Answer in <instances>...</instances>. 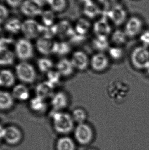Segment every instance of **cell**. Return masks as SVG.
Returning <instances> with one entry per match:
<instances>
[{
  "instance_id": "1",
  "label": "cell",
  "mask_w": 149,
  "mask_h": 150,
  "mask_svg": "<svg viewBox=\"0 0 149 150\" xmlns=\"http://www.w3.org/2000/svg\"><path fill=\"white\" fill-rule=\"evenodd\" d=\"M130 92L129 83L124 79H115L107 84L106 94L113 103L120 104L127 99Z\"/></svg>"
},
{
  "instance_id": "2",
  "label": "cell",
  "mask_w": 149,
  "mask_h": 150,
  "mask_svg": "<svg viewBox=\"0 0 149 150\" xmlns=\"http://www.w3.org/2000/svg\"><path fill=\"white\" fill-rule=\"evenodd\" d=\"M52 117L54 130L59 134H69L74 129L75 123L71 114L63 111H54Z\"/></svg>"
},
{
  "instance_id": "3",
  "label": "cell",
  "mask_w": 149,
  "mask_h": 150,
  "mask_svg": "<svg viewBox=\"0 0 149 150\" xmlns=\"http://www.w3.org/2000/svg\"><path fill=\"white\" fill-rule=\"evenodd\" d=\"M132 67L137 70H145L149 65V49L140 45L134 48L130 54Z\"/></svg>"
},
{
  "instance_id": "4",
  "label": "cell",
  "mask_w": 149,
  "mask_h": 150,
  "mask_svg": "<svg viewBox=\"0 0 149 150\" xmlns=\"http://www.w3.org/2000/svg\"><path fill=\"white\" fill-rule=\"evenodd\" d=\"M17 77L20 81L26 83H32L35 81L37 72L32 65L26 61H22L15 67Z\"/></svg>"
},
{
  "instance_id": "5",
  "label": "cell",
  "mask_w": 149,
  "mask_h": 150,
  "mask_svg": "<svg viewBox=\"0 0 149 150\" xmlns=\"http://www.w3.org/2000/svg\"><path fill=\"white\" fill-rule=\"evenodd\" d=\"M15 53L16 57L21 61H26L31 59L34 54L32 43L26 38L19 39L15 45Z\"/></svg>"
},
{
  "instance_id": "6",
  "label": "cell",
  "mask_w": 149,
  "mask_h": 150,
  "mask_svg": "<svg viewBox=\"0 0 149 150\" xmlns=\"http://www.w3.org/2000/svg\"><path fill=\"white\" fill-rule=\"evenodd\" d=\"M107 18L113 24L119 26L125 24L127 20V14L125 8L119 4H115L108 7Z\"/></svg>"
},
{
  "instance_id": "7",
  "label": "cell",
  "mask_w": 149,
  "mask_h": 150,
  "mask_svg": "<svg viewBox=\"0 0 149 150\" xmlns=\"http://www.w3.org/2000/svg\"><path fill=\"white\" fill-rule=\"evenodd\" d=\"M143 23L138 16H131L125 23L124 30L128 38H134L139 36L143 31Z\"/></svg>"
},
{
  "instance_id": "8",
  "label": "cell",
  "mask_w": 149,
  "mask_h": 150,
  "mask_svg": "<svg viewBox=\"0 0 149 150\" xmlns=\"http://www.w3.org/2000/svg\"><path fill=\"white\" fill-rule=\"evenodd\" d=\"M110 59L104 52L96 53L90 59V67L93 71L101 73L106 71L110 65Z\"/></svg>"
},
{
  "instance_id": "9",
  "label": "cell",
  "mask_w": 149,
  "mask_h": 150,
  "mask_svg": "<svg viewBox=\"0 0 149 150\" xmlns=\"http://www.w3.org/2000/svg\"><path fill=\"white\" fill-rule=\"evenodd\" d=\"M42 25L33 18H28L22 22V30L25 37L28 40L40 37Z\"/></svg>"
},
{
  "instance_id": "10",
  "label": "cell",
  "mask_w": 149,
  "mask_h": 150,
  "mask_svg": "<svg viewBox=\"0 0 149 150\" xmlns=\"http://www.w3.org/2000/svg\"><path fill=\"white\" fill-rule=\"evenodd\" d=\"M74 138L77 142L82 145L88 144L92 140L93 132L92 129L88 124H78L74 128Z\"/></svg>"
},
{
  "instance_id": "11",
  "label": "cell",
  "mask_w": 149,
  "mask_h": 150,
  "mask_svg": "<svg viewBox=\"0 0 149 150\" xmlns=\"http://www.w3.org/2000/svg\"><path fill=\"white\" fill-rule=\"evenodd\" d=\"M71 61L76 70L84 71L90 66V59L86 53L77 50L73 53Z\"/></svg>"
},
{
  "instance_id": "12",
  "label": "cell",
  "mask_w": 149,
  "mask_h": 150,
  "mask_svg": "<svg viewBox=\"0 0 149 150\" xmlns=\"http://www.w3.org/2000/svg\"><path fill=\"white\" fill-rule=\"evenodd\" d=\"M20 8L22 13L30 18L41 16L43 11L42 7L34 0L24 1Z\"/></svg>"
},
{
  "instance_id": "13",
  "label": "cell",
  "mask_w": 149,
  "mask_h": 150,
  "mask_svg": "<svg viewBox=\"0 0 149 150\" xmlns=\"http://www.w3.org/2000/svg\"><path fill=\"white\" fill-rule=\"evenodd\" d=\"M95 35L108 37L111 35L112 27L108 19L104 17L97 20L92 26Z\"/></svg>"
},
{
  "instance_id": "14",
  "label": "cell",
  "mask_w": 149,
  "mask_h": 150,
  "mask_svg": "<svg viewBox=\"0 0 149 150\" xmlns=\"http://www.w3.org/2000/svg\"><path fill=\"white\" fill-rule=\"evenodd\" d=\"M22 133L19 128L13 126L5 128L4 139L8 144L17 145L22 141Z\"/></svg>"
},
{
  "instance_id": "15",
  "label": "cell",
  "mask_w": 149,
  "mask_h": 150,
  "mask_svg": "<svg viewBox=\"0 0 149 150\" xmlns=\"http://www.w3.org/2000/svg\"><path fill=\"white\" fill-rule=\"evenodd\" d=\"M51 103L54 111H62L68 107L69 98L65 92H58L53 96Z\"/></svg>"
},
{
  "instance_id": "16",
  "label": "cell",
  "mask_w": 149,
  "mask_h": 150,
  "mask_svg": "<svg viewBox=\"0 0 149 150\" xmlns=\"http://www.w3.org/2000/svg\"><path fill=\"white\" fill-rule=\"evenodd\" d=\"M55 43L52 39L39 37L36 42V48L42 54L48 55L53 54Z\"/></svg>"
},
{
  "instance_id": "17",
  "label": "cell",
  "mask_w": 149,
  "mask_h": 150,
  "mask_svg": "<svg viewBox=\"0 0 149 150\" xmlns=\"http://www.w3.org/2000/svg\"><path fill=\"white\" fill-rule=\"evenodd\" d=\"M56 68L57 71L63 77L71 76L76 70L71 59L66 58L60 59L57 63Z\"/></svg>"
},
{
  "instance_id": "18",
  "label": "cell",
  "mask_w": 149,
  "mask_h": 150,
  "mask_svg": "<svg viewBox=\"0 0 149 150\" xmlns=\"http://www.w3.org/2000/svg\"><path fill=\"white\" fill-rule=\"evenodd\" d=\"M54 86L48 81L39 83L35 89L36 96L44 100L52 97L54 95Z\"/></svg>"
},
{
  "instance_id": "19",
  "label": "cell",
  "mask_w": 149,
  "mask_h": 150,
  "mask_svg": "<svg viewBox=\"0 0 149 150\" xmlns=\"http://www.w3.org/2000/svg\"><path fill=\"white\" fill-rule=\"evenodd\" d=\"M57 35L62 38L71 39L74 35V28H73L67 21H62L55 24Z\"/></svg>"
},
{
  "instance_id": "20",
  "label": "cell",
  "mask_w": 149,
  "mask_h": 150,
  "mask_svg": "<svg viewBox=\"0 0 149 150\" xmlns=\"http://www.w3.org/2000/svg\"><path fill=\"white\" fill-rule=\"evenodd\" d=\"M15 60L14 53L7 47L0 46V66H8L12 65Z\"/></svg>"
},
{
  "instance_id": "21",
  "label": "cell",
  "mask_w": 149,
  "mask_h": 150,
  "mask_svg": "<svg viewBox=\"0 0 149 150\" xmlns=\"http://www.w3.org/2000/svg\"><path fill=\"white\" fill-rule=\"evenodd\" d=\"M11 94L14 100L20 101H25L30 97L28 88L23 84H18L14 86Z\"/></svg>"
},
{
  "instance_id": "22",
  "label": "cell",
  "mask_w": 149,
  "mask_h": 150,
  "mask_svg": "<svg viewBox=\"0 0 149 150\" xmlns=\"http://www.w3.org/2000/svg\"><path fill=\"white\" fill-rule=\"evenodd\" d=\"M109 43L108 37L95 35L92 41V46L98 52H104L110 47Z\"/></svg>"
},
{
  "instance_id": "23",
  "label": "cell",
  "mask_w": 149,
  "mask_h": 150,
  "mask_svg": "<svg viewBox=\"0 0 149 150\" xmlns=\"http://www.w3.org/2000/svg\"><path fill=\"white\" fill-rule=\"evenodd\" d=\"M91 28V23L89 21L85 18H80L77 21L74 26V32L80 36L86 37Z\"/></svg>"
},
{
  "instance_id": "24",
  "label": "cell",
  "mask_w": 149,
  "mask_h": 150,
  "mask_svg": "<svg viewBox=\"0 0 149 150\" xmlns=\"http://www.w3.org/2000/svg\"><path fill=\"white\" fill-rule=\"evenodd\" d=\"M14 100L11 94L5 91H0V110L10 109L14 105Z\"/></svg>"
},
{
  "instance_id": "25",
  "label": "cell",
  "mask_w": 149,
  "mask_h": 150,
  "mask_svg": "<svg viewBox=\"0 0 149 150\" xmlns=\"http://www.w3.org/2000/svg\"><path fill=\"white\" fill-rule=\"evenodd\" d=\"M110 41L115 46L122 47L127 43L128 37L124 30L117 29L111 33Z\"/></svg>"
},
{
  "instance_id": "26",
  "label": "cell",
  "mask_w": 149,
  "mask_h": 150,
  "mask_svg": "<svg viewBox=\"0 0 149 150\" xmlns=\"http://www.w3.org/2000/svg\"><path fill=\"white\" fill-rule=\"evenodd\" d=\"M15 83V76L9 70H3L0 71V86L5 87H10Z\"/></svg>"
},
{
  "instance_id": "27",
  "label": "cell",
  "mask_w": 149,
  "mask_h": 150,
  "mask_svg": "<svg viewBox=\"0 0 149 150\" xmlns=\"http://www.w3.org/2000/svg\"><path fill=\"white\" fill-rule=\"evenodd\" d=\"M29 105L31 109L37 113H41L45 111L47 107L46 100L37 96L30 100Z\"/></svg>"
},
{
  "instance_id": "28",
  "label": "cell",
  "mask_w": 149,
  "mask_h": 150,
  "mask_svg": "<svg viewBox=\"0 0 149 150\" xmlns=\"http://www.w3.org/2000/svg\"><path fill=\"white\" fill-rule=\"evenodd\" d=\"M22 22L16 18H11L6 21L5 28L8 33L12 34H17L22 30Z\"/></svg>"
},
{
  "instance_id": "29",
  "label": "cell",
  "mask_w": 149,
  "mask_h": 150,
  "mask_svg": "<svg viewBox=\"0 0 149 150\" xmlns=\"http://www.w3.org/2000/svg\"><path fill=\"white\" fill-rule=\"evenodd\" d=\"M56 150H75L74 142L67 136L62 137L57 142Z\"/></svg>"
},
{
  "instance_id": "30",
  "label": "cell",
  "mask_w": 149,
  "mask_h": 150,
  "mask_svg": "<svg viewBox=\"0 0 149 150\" xmlns=\"http://www.w3.org/2000/svg\"><path fill=\"white\" fill-rule=\"evenodd\" d=\"M71 116L74 123L80 124L85 123L87 118V113L86 110L82 107H77L73 110Z\"/></svg>"
},
{
  "instance_id": "31",
  "label": "cell",
  "mask_w": 149,
  "mask_h": 150,
  "mask_svg": "<svg viewBox=\"0 0 149 150\" xmlns=\"http://www.w3.org/2000/svg\"><path fill=\"white\" fill-rule=\"evenodd\" d=\"M71 49V46L67 42H55L53 54L59 56H64L69 53Z\"/></svg>"
},
{
  "instance_id": "32",
  "label": "cell",
  "mask_w": 149,
  "mask_h": 150,
  "mask_svg": "<svg viewBox=\"0 0 149 150\" xmlns=\"http://www.w3.org/2000/svg\"><path fill=\"white\" fill-rule=\"evenodd\" d=\"M108 50V56L110 59L115 62H119L123 59L124 51L122 47L113 45L109 47Z\"/></svg>"
},
{
  "instance_id": "33",
  "label": "cell",
  "mask_w": 149,
  "mask_h": 150,
  "mask_svg": "<svg viewBox=\"0 0 149 150\" xmlns=\"http://www.w3.org/2000/svg\"><path fill=\"white\" fill-rule=\"evenodd\" d=\"M38 69L43 73H48L52 70L54 64L51 59L46 57H42L37 61Z\"/></svg>"
},
{
  "instance_id": "34",
  "label": "cell",
  "mask_w": 149,
  "mask_h": 150,
  "mask_svg": "<svg viewBox=\"0 0 149 150\" xmlns=\"http://www.w3.org/2000/svg\"><path fill=\"white\" fill-rule=\"evenodd\" d=\"M43 25L46 26L50 27L54 25L55 20V12L52 10L43 11L41 14Z\"/></svg>"
},
{
  "instance_id": "35",
  "label": "cell",
  "mask_w": 149,
  "mask_h": 150,
  "mask_svg": "<svg viewBox=\"0 0 149 150\" xmlns=\"http://www.w3.org/2000/svg\"><path fill=\"white\" fill-rule=\"evenodd\" d=\"M99 8L95 4L91 2H87V3L85 5L84 13L89 18H95L99 15Z\"/></svg>"
},
{
  "instance_id": "36",
  "label": "cell",
  "mask_w": 149,
  "mask_h": 150,
  "mask_svg": "<svg viewBox=\"0 0 149 150\" xmlns=\"http://www.w3.org/2000/svg\"><path fill=\"white\" fill-rule=\"evenodd\" d=\"M48 4L54 12H61L67 7V2L66 0H49Z\"/></svg>"
},
{
  "instance_id": "37",
  "label": "cell",
  "mask_w": 149,
  "mask_h": 150,
  "mask_svg": "<svg viewBox=\"0 0 149 150\" xmlns=\"http://www.w3.org/2000/svg\"><path fill=\"white\" fill-rule=\"evenodd\" d=\"M61 77V76L60 73L56 70H52L47 73V81L53 84L55 87L60 83Z\"/></svg>"
},
{
  "instance_id": "38",
  "label": "cell",
  "mask_w": 149,
  "mask_h": 150,
  "mask_svg": "<svg viewBox=\"0 0 149 150\" xmlns=\"http://www.w3.org/2000/svg\"><path fill=\"white\" fill-rule=\"evenodd\" d=\"M141 46L149 48V30L143 31L139 35Z\"/></svg>"
},
{
  "instance_id": "39",
  "label": "cell",
  "mask_w": 149,
  "mask_h": 150,
  "mask_svg": "<svg viewBox=\"0 0 149 150\" xmlns=\"http://www.w3.org/2000/svg\"><path fill=\"white\" fill-rule=\"evenodd\" d=\"M9 16V11L4 5L0 4V24L6 20Z\"/></svg>"
},
{
  "instance_id": "40",
  "label": "cell",
  "mask_w": 149,
  "mask_h": 150,
  "mask_svg": "<svg viewBox=\"0 0 149 150\" xmlns=\"http://www.w3.org/2000/svg\"><path fill=\"white\" fill-rule=\"evenodd\" d=\"M23 1V0H6V3L12 8L20 7Z\"/></svg>"
},
{
  "instance_id": "41",
  "label": "cell",
  "mask_w": 149,
  "mask_h": 150,
  "mask_svg": "<svg viewBox=\"0 0 149 150\" xmlns=\"http://www.w3.org/2000/svg\"><path fill=\"white\" fill-rule=\"evenodd\" d=\"M99 3L106 7H110L114 4H116L117 0H98Z\"/></svg>"
},
{
  "instance_id": "42",
  "label": "cell",
  "mask_w": 149,
  "mask_h": 150,
  "mask_svg": "<svg viewBox=\"0 0 149 150\" xmlns=\"http://www.w3.org/2000/svg\"><path fill=\"white\" fill-rule=\"evenodd\" d=\"M34 1L42 7L46 4H48V1H49V0H34Z\"/></svg>"
},
{
  "instance_id": "43",
  "label": "cell",
  "mask_w": 149,
  "mask_h": 150,
  "mask_svg": "<svg viewBox=\"0 0 149 150\" xmlns=\"http://www.w3.org/2000/svg\"><path fill=\"white\" fill-rule=\"evenodd\" d=\"M5 132V128H4L1 125H0V140L2 138L4 139Z\"/></svg>"
},
{
  "instance_id": "44",
  "label": "cell",
  "mask_w": 149,
  "mask_h": 150,
  "mask_svg": "<svg viewBox=\"0 0 149 150\" xmlns=\"http://www.w3.org/2000/svg\"></svg>"
},
{
  "instance_id": "45",
  "label": "cell",
  "mask_w": 149,
  "mask_h": 150,
  "mask_svg": "<svg viewBox=\"0 0 149 150\" xmlns=\"http://www.w3.org/2000/svg\"></svg>"
}]
</instances>
